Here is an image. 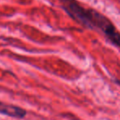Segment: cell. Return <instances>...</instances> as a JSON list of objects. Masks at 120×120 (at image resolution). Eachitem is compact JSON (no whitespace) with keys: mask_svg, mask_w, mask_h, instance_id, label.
Masks as SVG:
<instances>
[{"mask_svg":"<svg viewBox=\"0 0 120 120\" xmlns=\"http://www.w3.org/2000/svg\"><path fill=\"white\" fill-rule=\"evenodd\" d=\"M63 11L73 21L104 36L111 44L120 48V32L106 16L94 8L82 6L77 0H58Z\"/></svg>","mask_w":120,"mask_h":120,"instance_id":"1","label":"cell"},{"mask_svg":"<svg viewBox=\"0 0 120 120\" xmlns=\"http://www.w3.org/2000/svg\"><path fill=\"white\" fill-rule=\"evenodd\" d=\"M0 114L17 119H23L26 115V111L17 105L6 104L0 101Z\"/></svg>","mask_w":120,"mask_h":120,"instance_id":"2","label":"cell"}]
</instances>
